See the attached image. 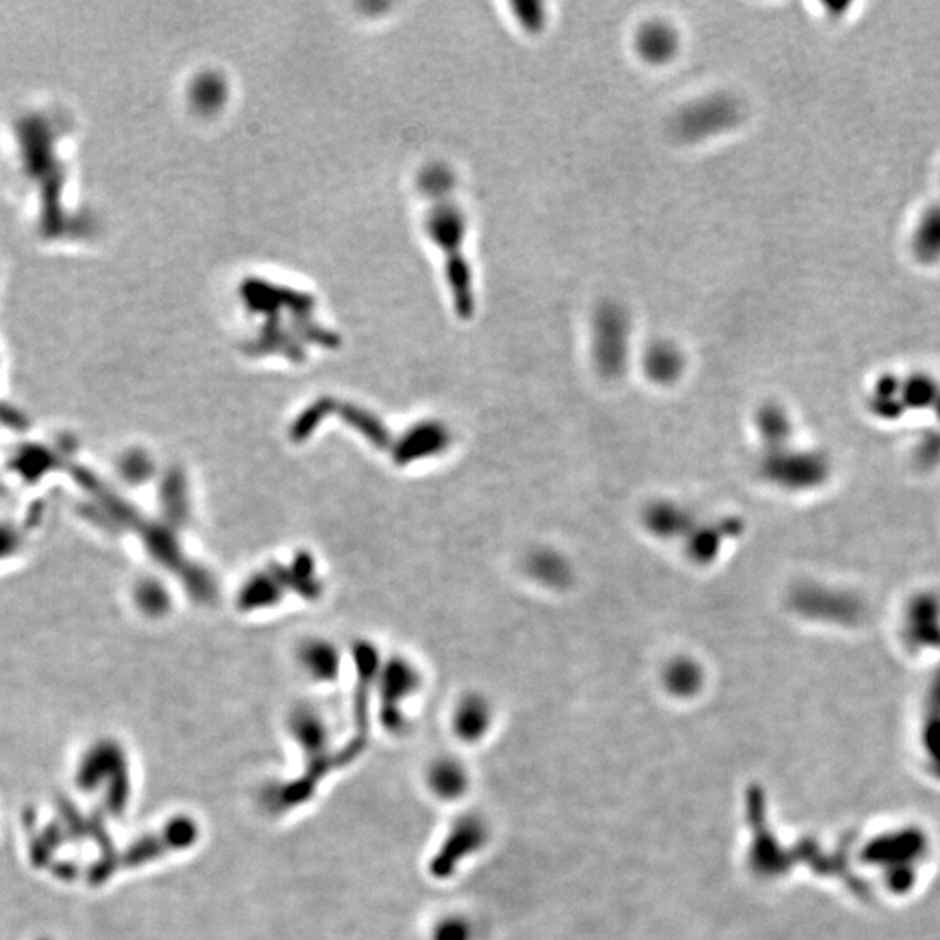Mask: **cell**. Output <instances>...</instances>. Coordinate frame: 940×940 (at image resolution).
Listing matches in <instances>:
<instances>
[{"label": "cell", "instance_id": "cell-14", "mask_svg": "<svg viewBox=\"0 0 940 940\" xmlns=\"http://www.w3.org/2000/svg\"><path fill=\"white\" fill-rule=\"evenodd\" d=\"M514 9H516L521 25L528 32L537 33L546 27V6L540 4V2H521V4L514 6Z\"/></svg>", "mask_w": 940, "mask_h": 940}, {"label": "cell", "instance_id": "cell-11", "mask_svg": "<svg viewBox=\"0 0 940 940\" xmlns=\"http://www.w3.org/2000/svg\"><path fill=\"white\" fill-rule=\"evenodd\" d=\"M427 782L432 794H436L437 798L444 802H452L464 794L467 787V774L461 763L444 757L431 766Z\"/></svg>", "mask_w": 940, "mask_h": 940}, {"label": "cell", "instance_id": "cell-15", "mask_svg": "<svg viewBox=\"0 0 940 940\" xmlns=\"http://www.w3.org/2000/svg\"><path fill=\"white\" fill-rule=\"evenodd\" d=\"M432 940H471V928L458 916H448L434 927Z\"/></svg>", "mask_w": 940, "mask_h": 940}, {"label": "cell", "instance_id": "cell-3", "mask_svg": "<svg viewBox=\"0 0 940 940\" xmlns=\"http://www.w3.org/2000/svg\"><path fill=\"white\" fill-rule=\"evenodd\" d=\"M742 115L744 111L735 96L717 93L684 105L669 126L678 142L701 143L737 127Z\"/></svg>", "mask_w": 940, "mask_h": 940}, {"label": "cell", "instance_id": "cell-10", "mask_svg": "<svg viewBox=\"0 0 940 940\" xmlns=\"http://www.w3.org/2000/svg\"><path fill=\"white\" fill-rule=\"evenodd\" d=\"M684 355L676 345L668 340H659L648 347L643 355V371L647 379L655 385L668 388L683 376Z\"/></svg>", "mask_w": 940, "mask_h": 940}, {"label": "cell", "instance_id": "cell-12", "mask_svg": "<svg viewBox=\"0 0 940 940\" xmlns=\"http://www.w3.org/2000/svg\"><path fill=\"white\" fill-rule=\"evenodd\" d=\"M489 723V709L481 696H467L456 709L453 726L462 741H477L486 732Z\"/></svg>", "mask_w": 940, "mask_h": 940}, {"label": "cell", "instance_id": "cell-1", "mask_svg": "<svg viewBox=\"0 0 940 940\" xmlns=\"http://www.w3.org/2000/svg\"><path fill=\"white\" fill-rule=\"evenodd\" d=\"M632 321L626 307L617 301H602L592 316L590 355L598 375L619 380L629 366Z\"/></svg>", "mask_w": 940, "mask_h": 940}, {"label": "cell", "instance_id": "cell-8", "mask_svg": "<svg viewBox=\"0 0 940 940\" xmlns=\"http://www.w3.org/2000/svg\"><path fill=\"white\" fill-rule=\"evenodd\" d=\"M634 50L650 65H668L680 51V35L665 21H648L636 33Z\"/></svg>", "mask_w": 940, "mask_h": 940}, {"label": "cell", "instance_id": "cell-9", "mask_svg": "<svg viewBox=\"0 0 940 940\" xmlns=\"http://www.w3.org/2000/svg\"><path fill=\"white\" fill-rule=\"evenodd\" d=\"M526 571L547 589L562 590L574 582V566L559 550L541 547L526 558Z\"/></svg>", "mask_w": 940, "mask_h": 940}, {"label": "cell", "instance_id": "cell-4", "mask_svg": "<svg viewBox=\"0 0 940 940\" xmlns=\"http://www.w3.org/2000/svg\"><path fill=\"white\" fill-rule=\"evenodd\" d=\"M699 523L689 505L676 500H655L643 510L644 529L659 540L684 541Z\"/></svg>", "mask_w": 940, "mask_h": 940}, {"label": "cell", "instance_id": "cell-2", "mask_svg": "<svg viewBox=\"0 0 940 940\" xmlns=\"http://www.w3.org/2000/svg\"><path fill=\"white\" fill-rule=\"evenodd\" d=\"M791 441L760 448L757 474L766 485L784 492L814 488L826 476V465L820 456L796 448Z\"/></svg>", "mask_w": 940, "mask_h": 940}, {"label": "cell", "instance_id": "cell-7", "mask_svg": "<svg viewBox=\"0 0 940 940\" xmlns=\"http://www.w3.org/2000/svg\"><path fill=\"white\" fill-rule=\"evenodd\" d=\"M845 605V599L814 583L793 587L787 595L789 610L806 620H841L848 614Z\"/></svg>", "mask_w": 940, "mask_h": 940}, {"label": "cell", "instance_id": "cell-5", "mask_svg": "<svg viewBox=\"0 0 940 940\" xmlns=\"http://www.w3.org/2000/svg\"><path fill=\"white\" fill-rule=\"evenodd\" d=\"M481 839L479 826L474 820H458L443 839L437 854L431 859V875L436 879H446L455 872L458 862L477 848Z\"/></svg>", "mask_w": 940, "mask_h": 940}, {"label": "cell", "instance_id": "cell-6", "mask_svg": "<svg viewBox=\"0 0 940 940\" xmlns=\"http://www.w3.org/2000/svg\"><path fill=\"white\" fill-rule=\"evenodd\" d=\"M741 531L738 521L721 519L714 523H699L692 534L684 538V552L696 565L716 561L729 540Z\"/></svg>", "mask_w": 940, "mask_h": 940}, {"label": "cell", "instance_id": "cell-13", "mask_svg": "<svg viewBox=\"0 0 940 940\" xmlns=\"http://www.w3.org/2000/svg\"><path fill=\"white\" fill-rule=\"evenodd\" d=\"M664 683L672 693L692 695L704 683V671L695 660L681 657L669 662L664 671Z\"/></svg>", "mask_w": 940, "mask_h": 940}]
</instances>
